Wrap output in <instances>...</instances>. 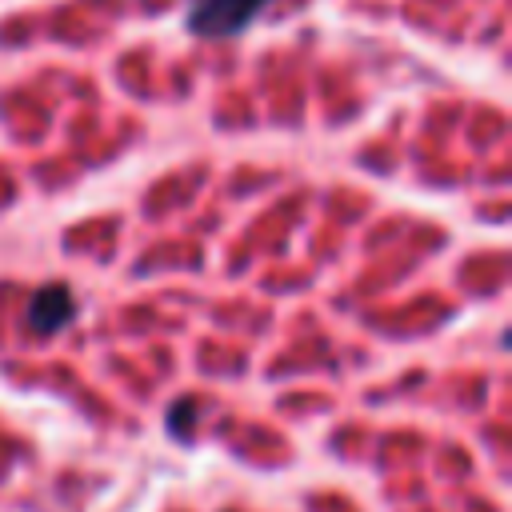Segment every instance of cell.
<instances>
[{
  "instance_id": "obj_2",
  "label": "cell",
  "mask_w": 512,
  "mask_h": 512,
  "mask_svg": "<svg viewBox=\"0 0 512 512\" xmlns=\"http://www.w3.org/2000/svg\"><path fill=\"white\" fill-rule=\"evenodd\" d=\"M72 312H76L72 292H68L64 284H48V288H40V292L32 296V304H28V324H32L40 336H48V332L64 328V324L72 320Z\"/></svg>"
},
{
  "instance_id": "obj_1",
  "label": "cell",
  "mask_w": 512,
  "mask_h": 512,
  "mask_svg": "<svg viewBox=\"0 0 512 512\" xmlns=\"http://www.w3.org/2000/svg\"><path fill=\"white\" fill-rule=\"evenodd\" d=\"M272 0H188V28L208 40L240 36Z\"/></svg>"
}]
</instances>
